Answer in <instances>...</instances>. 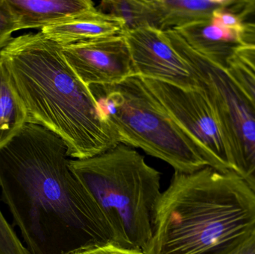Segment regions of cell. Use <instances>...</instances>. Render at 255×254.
Instances as JSON below:
<instances>
[{
    "instance_id": "cell-15",
    "label": "cell",
    "mask_w": 255,
    "mask_h": 254,
    "mask_svg": "<svg viewBox=\"0 0 255 254\" xmlns=\"http://www.w3.org/2000/svg\"><path fill=\"white\" fill-rule=\"evenodd\" d=\"M97 8L121 19L124 23V34L145 27L159 29L158 14L154 0H106Z\"/></svg>"
},
{
    "instance_id": "cell-9",
    "label": "cell",
    "mask_w": 255,
    "mask_h": 254,
    "mask_svg": "<svg viewBox=\"0 0 255 254\" xmlns=\"http://www.w3.org/2000/svg\"><path fill=\"white\" fill-rule=\"evenodd\" d=\"M123 35L128 45L136 75L184 89L201 87L188 64L172 47L163 31L145 27Z\"/></svg>"
},
{
    "instance_id": "cell-16",
    "label": "cell",
    "mask_w": 255,
    "mask_h": 254,
    "mask_svg": "<svg viewBox=\"0 0 255 254\" xmlns=\"http://www.w3.org/2000/svg\"><path fill=\"white\" fill-rule=\"evenodd\" d=\"M231 10L235 12L244 24L242 34L244 46H255V0L234 1Z\"/></svg>"
},
{
    "instance_id": "cell-22",
    "label": "cell",
    "mask_w": 255,
    "mask_h": 254,
    "mask_svg": "<svg viewBox=\"0 0 255 254\" xmlns=\"http://www.w3.org/2000/svg\"><path fill=\"white\" fill-rule=\"evenodd\" d=\"M236 254H255V234Z\"/></svg>"
},
{
    "instance_id": "cell-10",
    "label": "cell",
    "mask_w": 255,
    "mask_h": 254,
    "mask_svg": "<svg viewBox=\"0 0 255 254\" xmlns=\"http://www.w3.org/2000/svg\"><path fill=\"white\" fill-rule=\"evenodd\" d=\"M124 31V23L121 19L100 11L97 7L41 29L42 34L61 46L123 35Z\"/></svg>"
},
{
    "instance_id": "cell-14",
    "label": "cell",
    "mask_w": 255,
    "mask_h": 254,
    "mask_svg": "<svg viewBox=\"0 0 255 254\" xmlns=\"http://www.w3.org/2000/svg\"><path fill=\"white\" fill-rule=\"evenodd\" d=\"M26 123L25 106L4 61L0 58V149Z\"/></svg>"
},
{
    "instance_id": "cell-7",
    "label": "cell",
    "mask_w": 255,
    "mask_h": 254,
    "mask_svg": "<svg viewBox=\"0 0 255 254\" xmlns=\"http://www.w3.org/2000/svg\"><path fill=\"white\" fill-rule=\"evenodd\" d=\"M143 80L209 167L222 173H237L232 139L205 90L202 87L184 89L154 79Z\"/></svg>"
},
{
    "instance_id": "cell-5",
    "label": "cell",
    "mask_w": 255,
    "mask_h": 254,
    "mask_svg": "<svg viewBox=\"0 0 255 254\" xmlns=\"http://www.w3.org/2000/svg\"><path fill=\"white\" fill-rule=\"evenodd\" d=\"M89 87L120 143L142 149L175 171L190 174L209 167L141 76Z\"/></svg>"
},
{
    "instance_id": "cell-20",
    "label": "cell",
    "mask_w": 255,
    "mask_h": 254,
    "mask_svg": "<svg viewBox=\"0 0 255 254\" xmlns=\"http://www.w3.org/2000/svg\"><path fill=\"white\" fill-rule=\"evenodd\" d=\"M70 254H144L142 251L125 249L109 242L80 249Z\"/></svg>"
},
{
    "instance_id": "cell-12",
    "label": "cell",
    "mask_w": 255,
    "mask_h": 254,
    "mask_svg": "<svg viewBox=\"0 0 255 254\" xmlns=\"http://www.w3.org/2000/svg\"><path fill=\"white\" fill-rule=\"evenodd\" d=\"M18 31L42 28L96 7L90 0H7Z\"/></svg>"
},
{
    "instance_id": "cell-18",
    "label": "cell",
    "mask_w": 255,
    "mask_h": 254,
    "mask_svg": "<svg viewBox=\"0 0 255 254\" xmlns=\"http://www.w3.org/2000/svg\"><path fill=\"white\" fill-rule=\"evenodd\" d=\"M16 31L17 24L7 0H0V51L10 43L12 34Z\"/></svg>"
},
{
    "instance_id": "cell-17",
    "label": "cell",
    "mask_w": 255,
    "mask_h": 254,
    "mask_svg": "<svg viewBox=\"0 0 255 254\" xmlns=\"http://www.w3.org/2000/svg\"><path fill=\"white\" fill-rule=\"evenodd\" d=\"M0 254H30L0 210Z\"/></svg>"
},
{
    "instance_id": "cell-19",
    "label": "cell",
    "mask_w": 255,
    "mask_h": 254,
    "mask_svg": "<svg viewBox=\"0 0 255 254\" xmlns=\"http://www.w3.org/2000/svg\"><path fill=\"white\" fill-rule=\"evenodd\" d=\"M231 5L229 7L220 9L214 12L211 21L223 28L233 30L243 34L244 24L241 22L239 16L231 10Z\"/></svg>"
},
{
    "instance_id": "cell-6",
    "label": "cell",
    "mask_w": 255,
    "mask_h": 254,
    "mask_svg": "<svg viewBox=\"0 0 255 254\" xmlns=\"http://www.w3.org/2000/svg\"><path fill=\"white\" fill-rule=\"evenodd\" d=\"M188 64L224 122L235 150L237 174L255 192V107L225 66L193 50L175 30L163 31Z\"/></svg>"
},
{
    "instance_id": "cell-8",
    "label": "cell",
    "mask_w": 255,
    "mask_h": 254,
    "mask_svg": "<svg viewBox=\"0 0 255 254\" xmlns=\"http://www.w3.org/2000/svg\"><path fill=\"white\" fill-rule=\"evenodd\" d=\"M72 70L88 86L118 85L136 76L124 35L61 46Z\"/></svg>"
},
{
    "instance_id": "cell-13",
    "label": "cell",
    "mask_w": 255,
    "mask_h": 254,
    "mask_svg": "<svg viewBox=\"0 0 255 254\" xmlns=\"http://www.w3.org/2000/svg\"><path fill=\"white\" fill-rule=\"evenodd\" d=\"M234 0H154L159 29L165 31L211 20L214 12L229 7Z\"/></svg>"
},
{
    "instance_id": "cell-2",
    "label": "cell",
    "mask_w": 255,
    "mask_h": 254,
    "mask_svg": "<svg viewBox=\"0 0 255 254\" xmlns=\"http://www.w3.org/2000/svg\"><path fill=\"white\" fill-rule=\"evenodd\" d=\"M27 113V123L59 136L70 158L87 159L120 144L89 86L41 31L14 37L0 51Z\"/></svg>"
},
{
    "instance_id": "cell-3",
    "label": "cell",
    "mask_w": 255,
    "mask_h": 254,
    "mask_svg": "<svg viewBox=\"0 0 255 254\" xmlns=\"http://www.w3.org/2000/svg\"><path fill=\"white\" fill-rule=\"evenodd\" d=\"M255 234V192L236 172L175 171L144 254H236Z\"/></svg>"
},
{
    "instance_id": "cell-4",
    "label": "cell",
    "mask_w": 255,
    "mask_h": 254,
    "mask_svg": "<svg viewBox=\"0 0 255 254\" xmlns=\"http://www.w3.org/2000/svg\"><path fill=\"white\" fill-rule=\"evenodd\" d=\"M70 167L103 212L112 243L143 251L161 198L160 172L124 143L93 158L70 160Z\"/></svg>"
},
{
    "instance_id": "cell-1",
    "label": "cell",
    "mask_w": 255,
    "mask_h": 254,
    "mask_svg": "<svg viewBox=\"0 0 255 254\" xmlns=\"http://www.w3.org/2000/svg\"><path fill=\"white\" fill-rule=\"evenodd\" d=\"M64 140L26 123L0 149L1 200L30 254H70L112 241L103 212L70 167Z\"/></svg>"
},
{
    "instance_id": "cell-21",
    "label": "cell",
    "mask_w": 255,
    "mask_h": 254,
    "mask_svg": "<svg viewBox=\"0 0 255 254\" xmlns=\"http://www.w3.org/2000/svg\"><path fill=\"white\" fill-rule=\"evenodd\" d=\"M236 54L255 73V46H242Z\"/></svg>"
},
{
    "instance_id": "cell-11",
    "label": "cell",
    "mask_w": 255,
    "mask_h": 254,
    "mask_svg": "<svg viewBox=\"0 0 255 254\" xmlns=\"http://www.w3.org/2000/svg\"><path fill=\"white\" fill-rule=\"evenodd\" d=\"M174 30L193 50L225 67L244 46L241 33L223 28L211 19Z\"/></svg>"
}]
</instances>
